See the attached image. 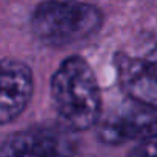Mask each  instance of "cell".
<instances>
[{
    "label": "cell",
    "mask_w": 157,
    "mask_h": 157,
    "mask_svg": "<svg viewBox=\"0 0 157 157\" xmlns=\"http://www.w3.org/2000/svg\"><path fill=\"white\" fill-rule=\"evenodd\" d=\"M51 100L62 122L86 131L100 122L102 93L91 65L80 56L65 59L51 78Z\"/></svg>",
    "instance_id": "obj_1"
},
{
    "label": "cell",
    "mask_w": 157,
    "mask_h": 157,
    "mask_svg": "<svg viewBox=\"0 0 157 157\" xmlns=\"http://www.w3.org/2000/svg\"><path fill=\"white\" fill-rule=\"evenodd\" d=\"M29 25L43 45L65 48L94 37L103 25V13L82 0H43L34 8Z\"/></svg>",
    "instance_id": "obj_2"
},
{
    "label": "cell",
    "mask_w": 157,
    "mask_h": 157,
    "mask_svg": "<svg viewBox=\"0 0 157 157\" xmlns=\"http://www.w3.org/2000/svg\"><path fill=\"white\" fill-rule=\"evenodd\" d=\"M114 65L123 93L136 103L157 108V42L142 57L119 52Z\"/></svg>",
    "instance_id": "obj_3"
},
{
    "label": "cell",
    "mask_w": 157,
    "mask_h": 157,
    "mask_svg": "<svg viewBox=\"0 0 157 157\" xmlns=\"http://www.w3.org/2000/svg\"><path fill=\"white\" fill-rule=\"evenodd\" d=\"M34 93L31 68L14 59H0V125L16 120L29 105Z\"/></svg>",
    "instance_id": "obj_4"
},
{
    "label": "cell",
    "mask_w": 157,
    "mask_h": 157,
    "mask_svg": "<svg viewBox=\"0 0 157 157\" xmlns=\"http://www.w3.org/2000/svg\"><path fill=\"white\" fill-rule=\"evenodd\" d=\"M3 157H72V146L59 128L39 125L10 136L2 146Z\"/></svg>",
    "instance_id": "obj_5"
},
{
    "label": "cell",
    "mask_w": 157,
    "mask_h": 157,
    "mask_svg": "<svg viewBox=\"0 0 157 157\" xmlns=\"http://www.w3.org/2000/svg\"><path fill=\"white\" fill-rule=\"evenodd\" d=\"M97 132L102 143L113 146L134 140L140 142L157 134V108L136 103V106L126 108L102 122Z\"/></svg>",
    "instance_id": "obj_6"
},
{
    "label": "cell",
    "mask_w": 157,
    "mask_h": 157,
    "mask_svg": "<svg viewBox=\"0 0 157 157\" xmlns=\"http://www.w3.org/2000/svg\"><path fill=\"white\" fill-rule=\"evenodd\" d=\"M126 157H157V134L140 140Z\"/></svg>",
    "instance_id": "obj_7"
}]
</instances>
